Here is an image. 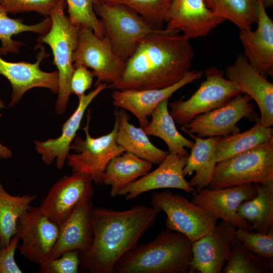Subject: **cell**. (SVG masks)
Returning a JSON list of instances; mask_svg holds the SVG:
<instances>
[{"mask_svg": "<svg viewBox=\"0 0 273 273\" xmlns=\"http://www.w3.org/2000/svg\"><path fill=\"white\" fill-rule=\"evenodd\" d=\"M118 120L116 142L125 151L151 162L160 164L169 154L153 144L143 128L129 122L130 116L123 109L116 108L114 113Z\"/></svg>", "mask_w": 273, "mask_h": 273, "instance_id": "25", "label": "cell"}, {"mask_svg": "<svg viewBox=\"0 0 273 273\" xmlns=\"http://www.w3.org/2000/svg\"><path fill=\"white\" fill-rule=\"evenodd\" d=\"M193 242L167 229L154 240L136 245L115 264L113 273H187Z\"/></svg>", "mask_w": 273, "mask_h": 273, "instance_id": "3", "label": "cell"}, {"mask_svg": "<svg viewBox=\"0 0 273 273\" xmlns=\"http://www.w3.org/2000/svg\"><path fill=\"white\" fill-rule=\"evenodd\" d=\"M20 239L17 235L12 238L9 245L0 249V273H22L15 258Z\"/></svg>", "mask_w": 273, "mask_h": 273, "instance_id": "40", "label": "cell"}, {"mask_svg": "<svg viewBox=\"0 0 273 273\" xmlns=\"http://www.w3.org/2000/svg\"><path fill=\"white\" fill-rule=\"evenodd\" d=\"M60 0H0V5L8 13L35 12L49 17Z\"/></svg>", "mask_w": 273, "mask_h": 273, "instance_id": "37", "label": "cell"}, {"mask_svg": "<svg viewBox=\"0 0 273 273\" xmlns=\"http://www.w3.org/2000/svg\"><path fill=\"white\" fill-rule=\"evenodd\" d=\"M74 67L81 65L92 69L97 80L108 84L118 81L123 75L126 62L113 52L110 40L106 35L101 38L89 28L79 27L77 44L72 56Z\"/></svg>", "mask_w": 273, "mask_h": 273, "instance_id": "10", "label": "cell"}, {"mask_svg": "<svg viewBox=\"0 0 273 273\" xmlns=\"http://www.w3.org/2000/svg\"><path fill=\"white\" fill-rule=\"evenodd\" d=\"M92 200H82L60 228L58 237L48 259L59 257L70 250L87 252L92 244L93 227Z\"/></svg>", "mask_w": 273, "mask_h": 273, "instance_id": "23", "label": "cell"}, {"mask_svg": "<svg viewBox=\"0 0 273 273\" xmlns=\"http://www.w3.org/2000/svg\"><path fill=\"white\" fill-rule=\"evenodd\" d=\"M169 99L161 102L151 115V120L143 128L148 135L162 139L167 145L168 152L184 157L190 153L185 148L191 149L194 142L184 137L177 130L168 110Z\"/></svg>", "mask_w": 273, "mask_h": 273, "instance_id": "28", "label": "cell"}, {"mask_svg": "<svg viewBox=\"0 0 273 273\" xmlns=\"http://www.w3.org/2000/svg\"><path fill=\"white\" fill-rule=\"evenodd\" d=\"M257 4V26L255 31L240 30L239 38L249 63L262 76H273V21L262 0Z\"/></svg>", "mask_w": 273, "mask_h": 273, "instance_id": "20", "label": "cell"}, {"mask_svg": "<svg viewBox=\"0 0 273 273\" xmlns=\"http://www.w3.org/2000/svg\"><path fill=\"white\" fill-rule=\"evenodd\" d=\"M115 116L113 129L108 134L98 138L92 137L89 133L90 113L83 130L85 138L76 136L72 141L70 149L74 153H69L66 163L71 168L72 173L87 174L93 183L100 186L103 185V173L110 161L124 152V150L116 142L118 127L117 117Z\"/></svg>", "mask_w": 273, "mask_h": 273, "instance_id": "8", "label": "cell"}, {"mask_svg": "<svg viewBox=\"0 0 273 273\" xmlns=\"http://www.w3.org/2000/svg\"><path fill=\"white\" fill-rule=\"evenodd\" d=\"M273 181V140L216 163L208 188Z\"/></svg>", "mask_w": 273, "mask_h": 273, "instance_id": "6", "label": "cell"}, {"mask_svg": "<svg viewBox=\"0 0 273 273\" xmlns=\"http://www.w3.org/2000/svg\"><path fill=\"white\" fill-rule=\"evenodd\" d=\"M94 8L96 14L100 17L113 52L125 62L142 40L158 30L124 5L109 4L98 0Z\"/></svg>", "mask_w": 273, "mask_h": 273, "instance_id": "5", "label": "cell"}, {"mask_svg": "<svg viewBox=\"0 0 273 273\" xmlns=\"http://www.w3.org/2000/svg\"><path fill=\"white\" fill-rule=\"evenodd\" d=\"M93 183L89 175L82 172L61 177L42 200L41 211L60 228L82 200L92 199Z\"/></svg>", "mask_w": 273, "mask_h": 273, "instance_id": "13", "label": "cell"}, {"mask_svg": "<svg viewBox=\"0 0 273 273\" xmlns=\"http://www.w3.org/2000/svg\"><path fill=\"white\" fill-rule=\"evenodd\" d=\"M237 229L223 220L193 243L190 272L220 273L229 258Z\"/></svg>", "mask_w": 273, "mask_h": 273, "instance_id": "15", "label": "cell"}, {"mask_svg": "<svg viewBox=\"0 0 273 273\" xmlns=\"http://www.w3.org/2000/svg\"><path fill=\"white\" fill-rule=\"evenodd\" d=\"M215 15L231 21L240 30L251 29L257 21L256 0H204Z\"/></svg>", "mask_w": 273, "mask_h": 273, "instance_id": "31", "label": "cell"}, {"mask_svg": "<svg viewBox=\"0 0 273 273\" xmlns=\"http://www.w3.org/2000/svg\"><path fill=\"white\" fill-rule=\"evenodd\" d=\"M37 198L35 194L13 196L0 182V249L7 247L17 233L18 219Z\"/></svg>", "mask_w": 273, "mask_h": 273, "instance_id": "30", "label": "cell"}, {"mask_svg": "<svg viewBox=\"0 0 273 273\" xmlns=\"http://www.w3.org/2000/svg\"><path fill=\"white\" fill-rule=\"evenodd\" d=\"M93 77L92 72L85 67H75L70 81L71 93L76 95L78 99L84 95L85 92L91 87Z\"/></svg>", "mask_w": 273, "mask_h": 273, "instance_id": "39", "label": "cell"}, {"mask_svg": "<svg viewBox=\"0 0 273 273\" xmlns=\"http://www.w3.org/2000/svg\"><path fill=\"white\" fill-rule=\"evenodd\" d=\"M254 185L256 195L241 203L237 213L251 224L250 231L267 234L273 229V181Z\"/></svg>", "mask_w": 273, "mask_h": 273, "instance_id": "27", "label": "cell"}, {"mask_svg": "<svg viewBox=\"0 0 273 273\" xmlns=\"http://www.w3.org/2000/svg\"><path fill=\"white\" fill-rule=\"evenodd\" d=\"M150 202L166 214L167 230L185 235L193 243L211 232L218 222L209 211L169 190L154 193Z\"/></svg>", "mask_w": 273, "mask_h": 273, "instance_id": "7", "label": "cell"}, {"mask_svg": "<svg viewBox=\"0 0 273 273\" xmlns=\"http://www.w3.org/2000/svg\"><path fill=\"white\" fill-rule=\"evenodd\" d=\"M153 163L124 152L112 158L103 173V185L111 186L110 195L117 196L123 187L150 172Z\"/></svg>", "mask_w": 273, "mask_h": 273, "instance_id": "26", "label": "cell"}, {"mask_svg": "<svg viewBox=\"0 0 273 273\" xmlns=\"http://www.w3.org/2000/svg\"><path fill=\"white\" fill-rule=\"evenodd\" d=\"M109 4L129 7L142 16L154 29H163L174 0H103Z\"/></svg>", "mask_w": 273, "mask_h": 273, "instance_id": "34", "label": "cell"}, {"mask_svg": "<svg viewBox=\"0 0 273 273\" xmlns=\"http://www.w3.org/2000/svg\"><path fill=\"white\" fill-rule=\"evenodd\" d=\"M2 114H0V117ZM12 152L8 147L3 145L0 143V158L7 159L11 158Z\"/></svg>", "mask_w": 273, "mask_h": 273, "instance_id": "41", "label": "cell"}, {"mask_svg": "<svg viewBox=\"0 0 273 273\" xmlns=\"http://www.w3.org/2000/svg\"><path fill=\"white\" fill-rule=\"evenodd\" d=\"M108 86L107 83H101L88 94L78 99L76 110L63 124L61 134L59 137L43 141H33L35 148L45 164L51 165L56 160L57 169H63L69 154L70 145L76 136L86 108L101 92L108 88Z\"/></svg>", "mask_w": 273, "mask_h": 273, "instance_id": "21", "label": "cell"}, {"mask_svg": "<svg viewBox=\"0 0 273 273\" xmlns=\"http://www.w3.org/2000/svg\"><path fill=\"white\" fill-rule=\"evenodd\" d=\"M251 100L247 95L240 94L224 105L196 116L180 129L201 138L224 137L239 132L237 123L241 119L257 118Z\"/></svg>", "mask_w": 273, "mask_h": 273, "instance_id": "11", "label": "cell"}, {"mask_svg": "<svg viewBox=\"0 0 273 273\" xmlns=\"http://www.w3.org/2000/svg\"><path fill=\"white\" fill-rule=\"evenodd\" d=\"M80 264V252L70 250L59 257L48 259L39 264V273H78Z\"/></svg>", "mask_w": 273, "mask_h": 273, "instance_id": "38", "label": "cell"}, {"mask_svg": "<svg viewBox=\"0 0 273 273\" xmlns=\"http://www.w3.org/2000/svg\"><path fill=\"white\" fill-rule=\"evenodd\" d=\"M256 194L257 189L254 184L224 188L206 187L194 192L191 201L236 229L250 231L251 224L239 216L237 209L241 203L252 199Z\"/></svg>", "mask_w": 273, "mask_h": 273, "instance_id": "14", "label": "cell"}, {"mask_svg": "<svg viewBox=\"0 0 273 273\" xmlns=\"http://www.w3.org/2000/svg\"><path fill=\"white\" fill-rule=\"evenodd\" d=\"M194 51L177 30L159 29L145 38L126 62L121 78L108 84L114 90L160 89L172 85L190 71Z\"/></svg>", "mask_w": 273, "mask_h": 273, "instance_id": "1", "label": "cell"}, {"mask_svg": "<svg viewBox=\"0 0 273 273\" xmlns=\"http://www.w3.org/2000/svg\"><path fill=\"white\" fill-rule=\"evenodd\" d=\"M255 120V124L248 130L220 138L215 151L217 163L273 140L272 128L262 125L260 117Z\"/></svg>", "mask_w": 273, "mask_h": 273, "instance_id": "29", "label": "cell"}, {"mask_svg": "<svg viewBox=\"0 0 273 273\" xmlns=\"http://www.w3.org/2000/svg\"><path fill=\"white\" fill-rule=\"evenodd\" d=\"M224 21L211 11L204 0H174L165 29L182 32L190 39L207 35Z\"/></svg>", "mask_w": 273, "mask_h": 273, "instance_id": "22", "label": "cell"}, {"mask_svg": "<svg viewBox=\"0 0 273 273\" xmlns=\"http://www.w3.org/2000/svg\"><path fill=\"white\" fill-rule=\"evenodd\" d=\"M66 0H60L50 17L52 25L50 30L40 36L37 43L48 44L54 56L53 63L58 69V96L55 111L60 115L66 110L71 93L70 81L74 69L72 56L76 48L79 27L73 24L64 12Z\"/></svg>", "mask_w": 273, "mask_h": 273, "instance_id": "4", "label": "cell"}, {"mask_svg": "<svg viewBox=\"0 0 273 273\" xmlns=\"http://www.w3.org/2000/svg\"><path fill=\"white\" fill-rule=\"evenodd\" d=\"M98 0H66L68 17L77 27H83L93 31L98 37L105 35L103 26L94 11V5Z\"/></svg>", "mask_w": 273, "mask_h": 273, "instance_id": "35", "label": "cell"}, {"mask_svg": "<svg viewBox=\"0 0 273 273\" xmlns=\"http://www.w3.org/2000/svg\"><path fill=\"white\" fill-rule=\"evenodd\" d=\"M265 8H271L273 6V0H262Z\"/></svg>", "mask_w": 273, "mask_h": 273, "instance_id": "42", "label": "cell"}, {"mask_svg": "<svg viewBox=\"0 0 273 273\" xmlns=\"http://www.w3.org/2000/svg\"><path fill=\"white\" fill-rule=\"evenodd\" d=\"M8 13L0 5V47L2 55L10 53L17 54L23 43L12 39V36L23 32H32L46 34L50 29L52 20L50 16L47 17L40 23L26 25L22 19H12L8 17Z\"/></svg>", "mask_w": 273, "mask_h": 273, "instance_id": "32", "label": "cell"}, {"mask_svg": "<svg viewBox=\"0 0 273 273\" xmlns=\"http://www.w3.org/2000/svg\"><path fill=\"white\" fill-rule=\"evenodd\" d=\"M236 238L248 251L261 258L273 260V229L267 234L237 229Z\"/></svg>", "mask_w": 273, "mask_h": 273, "instance_id": "36", "label": "cell"}, {"mask_svg": "<svg viewBox=\"0 0 273 273\" xmlns=\"http://www.w3.org/2000/svg\"><path fill=\"white\" fill-rule=\"evenodd\" d=\"M160 212L143 205L124 210L93 208V242L87 252H80L79 268L90 273H113L116 262L137 245Z\"/></svg>", "mask_w": 273, "mask_h": 273, "instance_id": "2", "label": "cell"}, {"mask_svg": "<svg viewBox=\"0 0 273 273\" xmlns=\"http://www.w3.org/2000/svg\"><path fill=\"white\" fill-rule=\"evenodd\" d=\"M5 107V105L3 101L0 99V109H2L4 108Z\"/></svg>", "mask_w": 273, "mask_h": 273, "instance_id": "43", "label": "cell"}, {"mask_svg": "<svg viewBox=\"0 0 273 273\" xmlns=\"http://www.w3.org/2000/svg\"><path fill=\"white\" fill-rule=\"evenodd\" d=\"M225 78L241 92L249 96L257 105L260 121L265 126L273 125V84L249 63L244 54H239L235 62L226 67Z\"/></svg>", "mask_w": 273, "mask_h": 273, "instance_id": "16", "label": "cell"}, {"mask_svg": "<svg viewBox=\"0 0 273 273\" xmlns=\"http://www.w3.org/2000/svg\"><path fill=\"white\" fill-rule=\"evenodd\" d=\"M194 140L186 164L183 169L185 176L195 175L188 181L189 186L197 192L208 187L217 163L215 151L217 144L221 137L204 139L194 134L187 133Z\"/></svg>", "mask_w": 273, "mask_h": 273, "instance_id": "24", "label": "cell"}, {"mask_svg": "<svg viewBox=\"0 0 273 273\" xmlns=\"http://www.w3.org/2000/svg\"><path fill=\"white\" fill-rule=\"evenodd\" d=\"M59 229L42 213L39 206H31L17 221L16 235L22 241L17 249L21 255L39 265L48 259Z\"/></svg>", "mask_w": 273, "mask_h": 273, "instance_id": "12", "label": "cell"}, {"mask_svg": "<svg viewBox=\"0 0 273 273\" xmlns=\"http://www.w3.org/2000/svg\"><path fill=\"white\" fill-rule=\"evenodd\" d=\"M188 158L169 153L156 169L123 187L117 196H124L129 201L149 191L170 188L192 194L195 189L189 186L183 174Z\"/></svg>", "mask_w": 273, "mask_h": 273, "instance_id": "19", "label": "cell"}, {"mask_svg": "<svg viewBox=\"0 0 273 273\" xmlns=\"http://www.w3.org/2000/svg\"><path fill=\"white\" fill-rule=\"evenodd\" d=\"M273 260L261 258L245 249L237 239L233 243L223 273H268L272 271Z\"/></svg>", "mask_w": 273, "mask_h": 273, "instance_id": "33", "label": "cell"}, {"mask_svg": "<svg viewBox=\"0 0 273 273\" xmlns=\"http://www.w3.org/2000/svg\"><path fill=\"white\" fill-rule=\"evenodd\" d=\"M40 48L37 60L34 63L24 62H11L2 58L0 50V74L5 76L11 83L12 93L9 107L18 103L23 95L34 87L48 88L54 94L59 91V77L57 71L47 72L41 70L40 64L42 60L49 57L45 48L37 44Z\"/></svg>", "mask_w": 273, "mask_h": 273, "instance_id": "17", "label": "cell"}, {"mask_svg": "<svg viewBox=\"0 0 273 273\" xmlns=\"http://www.w3.org/2000/svg\"><path fill=\"white\" fill-rule=\"evenodd\" d=\"M204 75L205 80L189 99L168 103L169 113L177 124H186L196 116L219 108L241 94L217 67L208 68Z\"/></svg>", "mask_w": 273, "mask_h": 273, "instance_id": "9", "label": "cell"}, {"mask_svg": "<svg viewBox=\"0 0 273 273\" xmlns=\"http://www.w3.org/2000/svg\"><path fill=\"white\" fill-rule=\"evenodd\" d=\"M202 70H192L179 81L166 88L142 90H115L111 94L112 104L133 114L141 127L149 122L148 117L163 101L169 99L177 90L203 76Z\"/></svg>", "mask_w": 273, "mask_h": 273, "instance_id": "18", "label": "cell"}]
</instances>
